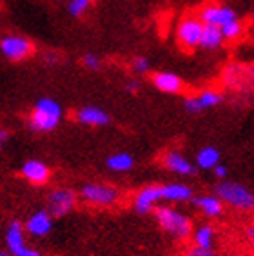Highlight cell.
<instances>
[{
    "mask_svg": "<svg viewBox=\"0 0 254 256\" xmlns=\"http://www.w3.org/2000/svg\"><path fill=\"white\" fill-rule=\"evenodd\" d=\"M131 69L134 74H147L149 73V69H151V62L146 58V56H136V58L131 62Z\"/></svg>",
    "mask_w": 254,
    "mask_h": 256,
    "instance_id": "obj_26",
    "label": "cell"
},
{
    "mask_svg": "<svg viewBox=\"0 0 254 256\" xmlns=\"http://www.w3.org/2000/svg\"><path fill=\"white\" fill-rule=\"evenodd\" d=\"M184 256H214V252H212V249H204V247H198L192 244Z\"/></svg>",
    "mask_w": 254,
    "mask_h": 256,
    "instance_id": "obj_28",
    "label": "cell"
},
{
    "mask_svg": "<svg viewBox=\"0 0 254 256\" xmlns=\"http://www.w3.org/2000/svg\"><path fill=\"white\" fill-rule=\"evenodd\" d=\"M24 227L26 232H30L31 236L34 238L48 236L51 229H53V214L48 209H38V211L31 212L30 218L26 220Z\"/></svg>",
    "mask_w": 254,
    "mask_h": 256,
    "instance_id": "obj_13",
    "label": "cell"
},
{
    "mask_svg": "<svg viewBox=\"0 0 254 256\" xmlns=\"http://www.w3.org/2000/svg\"><path fill=\"white\" fill-rule=\"evenodd\" d=\"M26 227L24 224H20L18 220H11L6 227V249L11 256H42V252L36 249H31L26 244Z\"/></svg>",
    "mask_w": 254,
    "mask_h": 256,
    "instance_id": "obj_7",
    "label": "cell"
},
{
    "mask_svg": "<svg viewBox=\"0 0 254 256\" xmlns=\"http://www.w3.org/2000/svg\"><path fill=\"white\" fill-rule=\"evenodd\" d=\"M80 198L89 206L112 207L120 200V191L106 182H89L80 188Z\"/></svg>",
    "mask_w": 254,
    "mask_h": 256,
    "instance_id": "obj_4",
    "label": "cell"
},
{
    "mask_svg": "<svg viewBox=\"0 0 254 256\" xmlns=\"http://www.w3.org/2000/svg\"><path fill=\"white\" fill-rule=\"evenodd\" d=\"M222 31H224V36L227 40H234L244 33V24L240 22V18L232 20V22H229V24H225L224 28H222Z\"/></svg>",
    "mask_w": 254,
    "mask_h": 256,
    "instance_id": "obj_25",
    "label": "cell"
},
{
    "mask_svg": "<svg viewBox=\"0 0 254 256\" xmlns=\"http://www.w3.org/2000/svg\"><path fill=\"white\" fill-rule=\"evenodd\" d=\"M20 174L33 186H46L51 178V171L44 162L40 160H26L20 168Z\"/></svg>",
    "mask_w": 254,
    "mask_h": 256,
    "instance_id": "obj_15",
    "label": "cell"
},
{
    "mask_svg": "<svg viewBox=\"0 0 254 256\" xmlns=\"http://www.w3.org/2000/svg\"><path fill=\"white\" fill-rule=\"evenodd\" d=\"M0 140H2V144L8 140V133H6V131H0Z\"/></svg>",
    "mask_w": 254,
    "mask_h": 256,
    "instance_id": "obj_32",
    "label": "cell"
},
{
    "mask_svg": "<svg viewBox=\"0 0 254 256\" xmlns=\"http://www.w3.org/2000/svg\"><path fill=\"white\" fill-rule=\"evenodd\" d=\"M74 118L82 126H89V128H104L111 122L108 111H104L102 108H96V106H86V108L78 109Z\"/></svg>",
    "mask_w": 254,
    "mask_h": 256,
    "instance_id": "obj_16",
    "label": "cell"
},
{
    "mask_svg": "<svg viewBox=\"0 0 254 256\" xmlns=\"http://www.w3.org/2000/svg\"><path fill=\"white\" fill-rule=\"evenodd\" d=\"M162 186H146L140 191L136 192V196L132 200V209L138 212V214H149V212H154V209L158 207V202H162Z\"/></svg>",
    "mask_w": 254,
    "mask_h": 256,
    "instance_id": "obj_11",
    "label": "cell"
},
{
    "mask_svg": "<svg viewBox=\"0 0 254 256\" xmlns=\"http://www.w3.org/2000/svg\"><path fill=\"white\" fill-rule=\"evenodd\" d=\"M222 100L224 98H222L220 91H216V89H204V91H200L194 96H187L184 100V109L190 114H198L202 111H206V109L216 108Z\"/></svg>",
    "mask_w": 254,
    "mask_h": 256,
    "instance_id": "obj_12",
    "label": "cell"
},
{
    "mask_svg": "<svg viewBox=\"0 0 254 256\" xmlns=\"http://www.w3.org/2000/svg\"><path fill=\"white\" fill-rule=\"evenodd\" d=\"M126 89H127V93H136L138 89H140V82H138V80H129Z\"/></svg>",
    "mask_w": 254,
    "mask_h": 256,
    "instance_id": "obj_30",
    "label": "cell"
},
{
    "mask_svg": "<svg viewBox=\"0 0 254 256\" xmlns=\"http://www.w3.org/2000/svg\"><path fill=\"white\" fill-rule=\"evenodd\" d=\"M76 204V194L71 189H53L48 196V211L53 214V218L66 216L73 211Z\"/></svg>",
    "mask_w": 254,
    "mask_h": 256,
    "instance_id": "obj_9",
    "label": "cell"
},
{
    "mask_svg": "<svg viewBox=\"0 0 254 256\" xmlns=\"http://www.w3.org/2000/svg\"><path fill=\"white\" fill-rule=\"evenodd\" d=\"M204 28H206V24L202 22L200 16H186V18H182L178 22V28H176L178 46L187 51L200 48Z\"/></svg>",
    "mask_w": 254,
    "mask_h": 256,
    "instance_id": "obj_6",
    "label": "cell"
},
{
    "mask_svg": "<svg viewBox=\"0 0 254 256\" xmlns=\"http://www.w3.org/2000/svg\"><path fill=\"white\" fill-rule=\"evenodd\" d=\"M151 82L160 93H167V94L180 93L182 88H184L182 76H178L176 73H171V71H158V73H154L151 76Z\"/></svg>",
    "mask_w": 254,
    "mask_h": 256,
    "instance_id": "obj_17",
    "label": "cell"
},
{
    "mask_svg": "<svg viewBox=\"0 0 254 256\" xmlns=\"http://www.w3.org/2000/svg\"><path fill=\"white\" fill-rule=\"evenodd\" d=\"M214 238H216L214 227L209 226V224H202V226L194 227V231H192V244L198 247H204V249H212Z\"/></svg>",
    "mask_w": 254,
    "mask_h": 256,
    "instance_id": "obj_21",
    "label": "cell"
},
{
    "mask_svg": "<svg viewBox=\"0 0 254 256\" xmlns=\"http://www.w3.org/2000/svg\"><path fill=\"white\" fill-rule=\"evenodd\" d=\"M222 82L227 89L247 93L254 89V66L229 64L222 73Z\"/></svg>",
    "mask_w": 254,
    "mask_h": 256,
    "instance_id": "obj_5",
    "label": "cell"
},
{
    "mask_svg": "<svg viewBox=\"0 0 254 256\" xmlns=\"http://www.w3.org/2000/svg\"><path fill=\"white\" fill-rule=\"evenodd\" d=\"M247 238H249V242L254 246V226L247 227Z\"/></svg>",
    "mask_w": 254,
    "mask_h": 256,
    "instance_id": "obj_31",
    "label": "cell"
},
{
    "mask_svg": "<svg viewBox=\"0 0 254 256\" xmlns=\"http://www.w3.org/2000/svg\"><path fill=\"white\" fill-rule=\"evenodd\" d=\"M82 64H84V68H88L89 71H98V69L102 68V60L94 53H86L82 56Z\"/></svg>",
    "mask_w": 254,
    "mask_h": 256,
    "instance_id": "obj_27",
    "label": "cell"
},
{
    "mask_svg": "<svg viewBox=\"0 0 254 256\" xmlns=\"http://www.w3.org/2000/svg\"><path fill=\"white\" fill-rule=\"evenodd\" d=\"M192 204L200 209V212L204 216H209V218L222 216L225 206L216 194H200V196H194L192 198Z\"/></svg>",
    "mask_w": 254,
    "mask_h": 256,
    "instance_id": "obj_19",
    "label": "cell"
},
{
    "mask_svg": "<svg viewBox=\"0 0 254 256\" xmlns=\"http://www.w3.org/2000/svg\"><path fill=\"white\" fill-rule=\"evenodd\" d=\"M154 218L158 226L166 234H169L174 240H187L192 236V222L186 212L178 211L171 206H158L154 209Z\"/></svg>",
    "mask_w": 254,
    "mask_h": 256,
    "instance_id": "obj_2",
    "label": "cell"
},
{
    "mask_svg": "<svg viewBox=\"0 0 254 256\" xmlns=\"http://www.w3.org/2000/svg\"><path fill=\"white\" fill-rule=\"evenodd\" d=\"M252 22H254V13H252Z\"/></svg>",
    "mask_w": 254,
    "mask_h": 256,
    "instance_id": "obj_33",
    "label": "cell"
},
{
    "mask_svg": "<svg viewBox=\"0 0 254 256\" xmlns=\"http://www.w3.org/2000/svg\"><path fill=\"white\" fill-rule=\"evenodd\" d=\"M224 31L222 28L218 26H209L206 24L204 28V33H202V42H200V48L202 50H207V51H212V50H218L222 44H224Z\"/></svg>",
    "mask_w": 254,
    "mask_h": 256,
    "instance_id": "obj_20",
    "label": "cell"
},
{
    "mask_svg": "<svg viewBox=\"0 0 254 256\" xmlns=\"http://www.w3.org/2000/svg\"><path fill=\"white\" fill-rule=\"evenodd\" d=\"M89 8H91V0H69L68 2V13L74 18L82 16Z\"/></svg>",
    "mask_w": 254,
    "mask_h": 256,
    "instance_id": "obj_24",
    "label": "cell"
},
{
    "mask_svg": "<svg viewBox=\"0 0 254 256\" xmlns=\"http://www.w3.org/2000/svg\"><path fill=\"white\" fill-rule=\"evenodd\" d=\"M162 164L167 171L174 172L178 176H192L196 174V168H198L194 164H190L180 151H167L162 158Z\"/></svg>",
    "mask_w": 254,
    "mask_h": 256,
    "instance_id": "obj_14",
    "label": "cell"
},
{
    "mask_svg": "<svg viewBox=\"0 0 254 256\" xmlns=\"http://www.w3.org/2000/svg\"><path fill=\"white\" fill-rule=\"evenodd\" d=\"M220 164V151L212 146H206L202 148L198 153H196V166L200 169H206V171H212Z\"/></svg>",
    "mask_w": 254,
    "mask_h": 256,
    "instance_id": "obj_22",
    "label": "cell"
},
{
    "mask_svg": "<svg viewBox=\"0 0 254 256\" xmlns=\"http://www.w3.org/2000/svg\"><path fill=\"white\" fill-rule=\"evenodd\" d=\"M162 198L171 204H186L192 200V189L187 184L169 182L162 186Z\"/></svg>",
    "mask_w": 254,
    "mask_h": 256,
    "instance_id": "obj_18",
    "label": "cell"
},
{
    "mask_svg": "<svg viewBox=\"0 0 254 256\" xmlns=\"http://www.w3.org/2000/svg\"><path fill=\"white\" fill-rule=\"evenodd\" d=\"M212 172H214L216 178H220V180H225V176H227V166H224V164H218L214 169H212Z\"/></svg>",
    "mask_w": 254,
    "mask_h": 256,
    "instance_id": "obj_29",
    "label": "cell"
},
{
    "mask_svg": "<svg viewBox=\"0 0 254 256\" xmlns=\"http://www.w3.org/2000/svg\"><path fill=\"white\" fill-rule=\"evenodd\" d=\"M34 48L30 38H26L22 34H4L0 40V53L6 60L10 62H22V60L30 58L33 54Z\"/></svg>",
    "mask_w": 254,
    "mask_h": 256,
    "instance_id": "obj_8",
    "label": "cell"
},
{
    "mask_svg": "<svg viewBox=\"0 0 254 256\" xmlns=\"http://www.w3.org/2000/svg\"><path fill=\"white\" fill-rule=\"evenodd\" d=\"M200 18L204 24L224 28L225 24H229V22H232V20H238V13H236L232 8H229V6L206 4L200 10Z\"/></svg>",
    "mask_w": 254,
    "mask_h": 256,
    "instance_id": "obj_10",
    "label": "cell"
},
{
    "mask_svg": "<svg viewBox=\"0 0 254 256\" xmlns=\"http://www.w3.org/2000/svg\"><path fill=\"white\" fill-rule=\"evenodd\" d=\"M62 106L54 98L42 96L36 100V104L31 109V114L28 118V126L33 133H49L58 128L62 120Z\"/></svg>",
    "mask_w": 254,
    "mask_h": 256,
    "instance_id": "obj_1",
    "label": "cell"
},
{
    "mask_svg": "<svg viewBox=\"0 0 254 256\" xmlns=\"http://www.w3.org/2000/svg\"><path fill=\"white\" fill-rule=\"evenodd\" d=\"M214 194L220 198L225 206L234 209V211H254V192L249 188H245L244 184L222 180L220 184H216Z\"/></svg>",
    "mask_w": 254,
    "mask_h": 256,
    "instance_id": "obj_3",
    "label": "cell"
},
{
    "mask_svg": "<svg viewBox=\"0 0 254 256\" xmlns=\"http://www.w3.org/2000/svg\"><path fill=\"white\" fill-rule=\"evenodd\" d=\"M106 166L114 172H127L134 166V158L129 153H114L106 160Z\"/></svg>",
    "mask_w": 254,
    "mask_h": 256,
    "instance_id": "obj_23",
    "label": "cell"
}]
</instances>
